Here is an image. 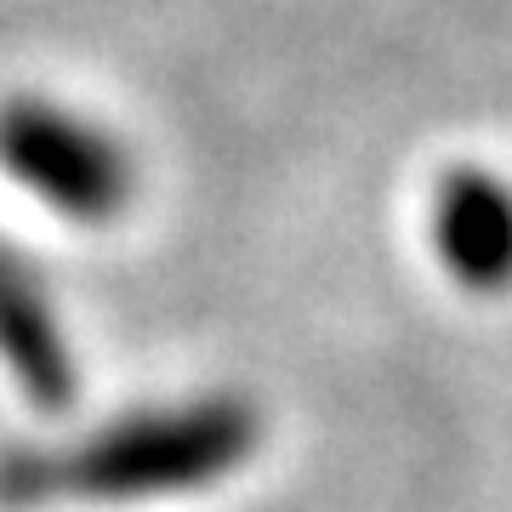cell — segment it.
<instances>
[{
	"instance_id": "277c9868",
	"label": "cell",
	"mask_w": 512,
	"mask_h": 512,
	"mask_svg": "<svg viewBox=\"0 0 512 512\" xmlns=\"http://www.w3.org/2000/svg\"><path fill=\"white\" fill-rule=\"evenodd\" d=\"M0 365L12 370L23 399L35 410H69L74 404V353L57 325V308L40 274L0 239Z\"/></svg>"
},
{
	"instance_id": "6da1fadb",
	"label": "cell",
	"mask_w": 512,
	"mask_h": 512,
	"mask_svg": "<svg viewBox=\"0 0 512 512\" xmlns=\"http://www.w3.org/2000/svg\"><path fill=\"white\" fill-rule=\"evenodd\" d=\"M262 444V416L239 393H205L188 404H154L97 427L92 439L52 450H6L0 501H154V495L211 490L239 473Z\"/></svg>"
},
{
	"instance_id": "3957f363",
	"label": "cell",
	"mask_w": 512,
	"mask_h": 512,
	"mask_svg": "<svg viewBox=\"0 0 512 512\" xmlns=\"http://www.w3.org/2000/svg\"><path fill=\"white\" fill-rule=\"evenodd\" d=\"M433 251L444 274L478 296L512 291V183L484 165H456L433 188Z\"/></svg>"
},
{
	"instance_id": "7a4b0ae2",
	"label": "cell",
	"mask_w": 512,
	"mask_h": 512,
	"mask_svg": "<svg viewBox=\"0 0 512 512\" xmlns=\"http://www.w3.org/2000/svg\"><path fill=\"white\" fill-rule=\"evenodd\" d=\"M0 171L46 200L57 217L103 228L131 205L137 171L131 154L97 120H80L46 97H6L0 103Z\"/></svg>"
}]
</instances>
